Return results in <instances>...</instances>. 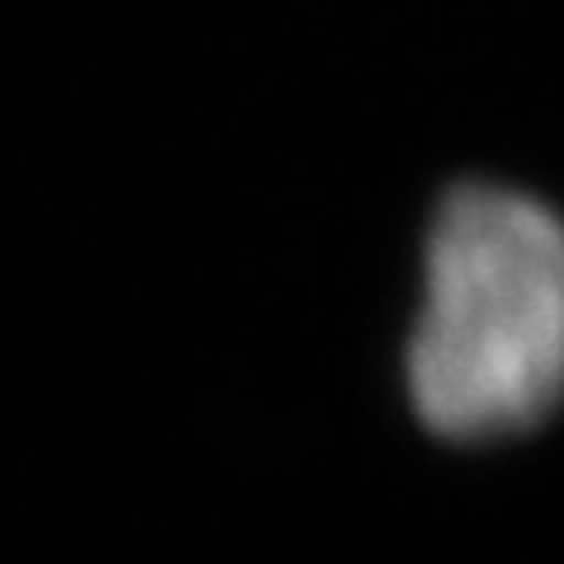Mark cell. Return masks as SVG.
Listing matches in <instances>:
<instances>
[{
	"mask_svg": "<svg viewBox=\"0 0 564 564\" xmlns=\"http://www.w3.org/2000/svg\"><path fill=\"white\" fill-rule=\"evenodd\" d=\"M410 400L437 437L485 443L564 395V221L513 188L466 184L437 212L410 339Z\"/></svg>",
	"mask_w": 564,
	"mask_h": 564,
	"instance_id": "obj_1",
	"label": "cell"
}]
</instances>
